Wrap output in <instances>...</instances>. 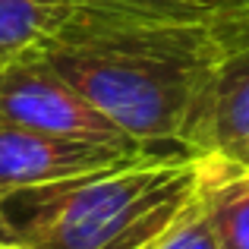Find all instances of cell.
<instances>
[{"instance_id": "obj_7", "label": "cell", "mask_w": 249, "mask_h": 249, "mask_svg": "<svg viewBox=\"0 0 249 249\" xmlns=\"http://www.w3.org/2000/svg\"><path fill=\"white\" fill-rule=\"evenodd\" d=\"M76 6L79 0H0V67L38 54Z\"/></svg>"}, {"instance_id": "obj_11", "label": "cell", "mask_w": 249, "mask_h": 249, "mask_svg": "<svg viewBox=\"0 0 249 249\" xmlns=\"http://www.w3.org/2000/svg\"><path fill=\"white\" fill-rule=\"evenodd\" d=\"M6 240H13V231H10V224L3 221V214H0V243H6Z\"/></svg>"}, {"instance_id": "obj_9", "label": "cell", "mask_w": 249, "mask_h": 249, "mask_svg": "<svg viewBox=\"0 0 249 249\" xmlns=\"http://www.w3.org/2000/svg\"><path fill=\"white\" fill-rule=\"evenodd\" d=\"M145 249H214V240H212V231H208L205 212H202L199 193H196V199L183 208L180 218Z\"/></svg>"}, {"instance_id": "obj_12", "label": "cell", "mask_w": 249, "mask_h": 249, "mask_svg": "<svg viewBox=\"0 0 249 249\" xmlns=\"http://www.w3.org/2000/svg\"><path fill=\"white\" fill-rule=\"evenodd\" d=\"M0 249H25V246L16 243V240H6V243H0Z\"/></svg>"}, {"instance_id": "obj_4", "label": "cell", "mask_w": 249, "mask_h": 249, "mask_svg": "<svg viewBox=\"0 0 249 249\" xmlns=\"http://www.w3.org/2000/svg\"><path fill=\"white\" fill-rule=\"evenodd\" d=\"M145 155H155V148H120L101 145V142L60 139V136H48L0 120V196L13 189L70 180V177L91 174V170L129 164Z\"/></svg>"}, {"instance_id": "obj_5", "label": "cell", "mask_w": 249, "mask_h": 249, "mask_svg": "<svg viewBox=\"0 0 249 249\" xmlns=\"http://www.w3.org/2000/svg\"><path fill=\"white\" fill-rule=\"evenodd\" d=\"M199 202L214 249H249V164L199 155Z\"/></svg>"}, {"instance_id": "obj_10", "label": "cell", "mask_w": 249, "mask_h": 249, "mask_svg": "<svg viewBox=\"0 0 249 249\" xmlns=\"http://www.w3.org/2000/svg\"><path fill=\"white\" fill-rule=\"evenodd\" d=\"M123 3H148V6H212V0H123Z\"/></svg>"}, {"instance_id": "obj_1", "label": "cell", "mask_w": 249, "mask_h": 249, "mask_svg": "<svg viewBox=\"0 0 249 249\" xmlns=\"http://www.w3.org/2000/svg\"><path fill=\"white\" fill-rule=\"evenodd\" d=\"M155 152L199 155L212 85L224 63L205 6L79 0L38 54Z\"/></svg>"}, {"instance_id": "obj_6", "label": "cell", "mask_w": 249, "mask_h": 249, "mask_svg": "<svg viewBox=\"0 0 249 249\" xmlns=\"http://www.w3.org/2000/svg\"><path fill=\"white\" fill-rule=\"evenodd\" d=\"M224 155L249 164V51L231 54L218 67L199 155Z\"/></svg>"}, {"instance_id": "obj_8", "label": "cell", "mask_w": 249, "mask_h": 249, "mask_svg": "<svg viewBox=\"0 0 249 249\" xmlns=\"http://www.w3.org/2000/svg\"><path fill=\"white\" fill-rule=\"evenodd\" d=\"M208 25L224 60L231 54L249 51V0H212Z\"/></svg>"}, {"instance_id": "obj_3", "label": "cell", "mask_w": 249, "mask_h": 249, "mask_svg": "<svg viewBox=\"0 0 249 249\" xmlns=\"http://www.w3.org/2000/svg\"><path fill=\"white\" fill-rule=\"evenodd\" d=\"M0 120L60 139L145 148L110 123L89 98L41 57H19L0 67Z\"/></svg>"}, {"instance_id": "obj_2", "label": "cell", "mask_w": 249, "mask_h": 249, "mask_svg": "<svg viewBox=\"0 0 249 249\" xmlns=\"http://www.w3.org/2000/svg\"><path fill=\"white\" fill-rule=\"evenodd\" d=\"M199 193V155L155 152L0 196V214L25 249H145Z\"/></svg>"}]
</instances>
